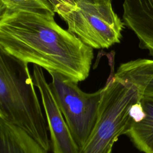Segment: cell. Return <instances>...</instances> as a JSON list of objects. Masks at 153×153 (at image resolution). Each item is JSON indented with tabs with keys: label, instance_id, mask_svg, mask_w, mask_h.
Wrapping results in <instances>:
<instances>
[{
	"label": "cell",
	"instance_id": "1",
	"mask_svg": "<svg viewBox=\"0 0 153 153\" xmlns=\"http://www.w3.org/2000/svg\"><path fill=\"white\" fill-rule=\"evenodd\" d=\"M54 12L2 11L0 15V51L48 72L76 82L88 76L93 48L60 26Z\"/></svg>",
	"mask_w": 153,
	"mask_h": 153
},
{
	"label": "cell",
	"instance_id": "2",
	"mask_svg": "<svg viewBox=\"0 0 153 153\" xmlns=\"http://www.w3.org/2000/svg\"><path fill=\"white\" fill-rule=\"evenodd\" d=\"M27 65L0 51V119L20 128L48 151V127Z\"/></svg>",
	"mask_w": 153,
	"mask_h": 153
},
{
	"label": "cell",
	"instance_id": "3",
	"mask_svg": "<svg viewBox=\"0 0 153 153\" xmlns=\"http://www.w3.org/2000/svg\"><path fill=\"white\" fill-rule=\"evenodd\" d=\"M141 96L134 85L111 72L101 88L97 122L79 153H111L118 137L126 134L131 121V108Z\"/></svg>",
	"mask_w": 153,
	"mask_h": 153
},
{
	"label": "cell",
	"instance_id": "4",
	"mask_svg": "<svg viewBox=\"0 0 153 153\" xmlns=\"http://www.w3.org/2000/svg\"><path fill=\"white\" fill-rule=\"evenodd\" d=\"M56 13L68 25L69 32L93 49L120 42L124 24L111 2L79 1L76 6H62Z\"/></svg>",
	"mask_w": 153,
	"mask_h": 153
},
{
	"label": "cell",
	"instance_id": "5",
	"mask_svg": "<svg viewBox=\"0 0 153 153\" xmlns=\"http://www.w3.org/2000/svg\"><path fill=\"white\" fill-rule=\"evenodd\" d=\"M49 84L71 134L79 148L82 147L92 132L98 117L101 88L87 93L82 91L70 78L55 72H48Z\"/></svg>",
	"mask_w": 153,
	"mask_h": 153
},
{
	"label": "cell",
	"instance_id": "6",
	"mask_svg": "<svg viewBox=\"0 0 153 153\" xmlns=\"http://www.w3.org/2000/svg\"><path fill=\"white\" fill-rule=\"evenodd\" d=\"M42 68L33 65V82L39 90L50 135L53 153H79L63 114L58 106L43 73Z\"/></svg>",
	"mask_w": 153,
	"mask_h": 153
},
{
	"label": "cell",
	"instance_id": "7",
	"mask_svg": "<svg viewBox=\"0 0 153 153\" xmlns=\"http://www.w3.org/2000/svg\"><path fill=\"white\" fill-rule=\"evenodd\" d=\"M123 20L153 57V0H124Z\"/></svg>",
	"mask_w": 153,
	"mask_h": 153
},
{
	"label": "cell",
	"instance_id": "8",
	"mask_svg": "<svg viewBox=\"0 0 153 153\" xmlns=\"http://www.w3.org/2000/svg\"><path fill=\"white\" fill-rule=\"evenodd\" d=\"M131 121L126 133L134 146L144 153H153V97L141 96L131 110Z\"/></svg>",
	"mask_w": 153,
	"mask_h": 153
},
{
	"label": "cell",
	"instance_id": "9",
	"mask_svg": "<svg viewBox=\"0 0 153 153\" xmlns=\"http://www.w3.org/2000/svg\"><path fill=\"white\" fill-rule=\"evenodd\" d=\"M115 76L134 85L142 96L153 97V60L139 59L123 63Z\"/></svg>",
	"mask_w": 153,
	"mask_h": 153
},
{
	"label": "cell",
	"instance_id": "10",
	"mask_svg": "<svg viewBox=\"0 0 153 153\" xmlns=\"http://www.w3.org/2000/svg\"><path fill=\"white\" fill-rule=\"evenodd\" d=\"M0 153H48L20 128L0 119Z\"/></svg>",
	"mask_w": 153,
	"mask_h": 153
},
{
	"label": "cell",
	"instance_id": "11",
	"mask_svg": "<svg viewBox=\"0 0 153 153\" xmlns=\"http://www.w3.org/2000/svg\"><path fill=\"white\" fill-rule=\"evenodd\" d=\"M1 11L31 10L54 12L47 0H1Z\"/></svg>",
	"mask_w": 153,
	"mask_h": 153
},
{
	"label": "cell",
	"instance_id": "12",
	"mask_svg": "<svg viewBox=\"0 0 153 153\" xmlns=\"http://www.w3.org/2000/svg\"><path fill=\"white\" fill-rule=\"evenodd\" d=\"M53 8L54 13L60 7L64 5H71L76 6L75 2L74 0H47Z\"/></svg>",
	"mask_w": 153,
	"mask_h": 153
},
{
	"label": "cell",
	"instance_id": "13",
	"mask_svg": "<svg viewBox=\"0 0 153 153\" xmlns=\"http://www.w3.org/2000/svg\"><path fill=\"white\" fill-rule=\"evenodd\" d=\"M75 4L77 2L79 1H85V2H90L93 3H105V2H111L112 3V0H74Z\"/></svg>",
	"mask_w": 153,
	"mask_h": 153
}]
</instances>
